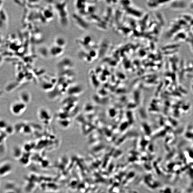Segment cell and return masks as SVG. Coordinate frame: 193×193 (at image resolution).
<instances>
[{"instance_id":"6da1fadb","label":"cell","mask_w":193,"mask_h":193,"mask_svg":"<svg viewBox=\"0 0 193 193\" xmlns=\"http://www.w3.org/2000/svg\"><path fill=\"white\" fill-rule=\"evenodd\" d=\"M66 3H59L56 4L55 9L58 16V19L62 25H66L68 24V13L67 11Z\"/></svg>"},{"instance_id":"7a4b0ae2","label":"cell","mask_w":193,"mask_h":193,"mask_svg":"<svg viewBox=\"0 0 193 193\" xmlns=\"http://www.w3.org/2000/svg\"><path fill=\"white\" fill-rule=\"evenodd\" d=\"M57 66L60 70H66L71 68L73 66V64L69 58H65L58 63Z\"/></svg>"},{"instance_id":"3957f363","label":"cell","mask_w":193,"mask_h":193,"mask_svg":"<svg viewBox=\"0 0 193 193\" xmlns=\"http://www.w3.org/2000/svg\"><path fill=\"white\" fill-rule=\"evenodd\" d=\"M64 52V49L54 45L49 50V54L54 57H58L62 56Z\"/></svg>"},{"instance_id":"277c9868","label":"cell","mask_w":193,"mask_h":193,"mask_svg":"<svg viewBox=\"0 0 193 193\" xmlns=\"http://www.w3.org/2000/svg\"><path fill=\"white\" fill-rule=\"evenodd\" d=\"M72 18L74 22L78 27L83 29L86 28L85 26L86 25L85 22L83 19L81 18V17L76 14H73L72 15Z\"/></svg>"},{"instance_id":"5b68a950","label":"cell","mask_w":193,"mask_h":193,"mask_svg":"<svg viewBox=\"0 0 193 193\" xmlns=\"http://www.w3.org/2000/svg\"><path fill=\"white\" fill-rule=\"evenodd\" d=\"M67 45V41L62 37H58L56 38L54 41V45L62 48L64 49Z\"/></svg>"},{"instance_id":"8992f818","label":"cell","mask_w":193,"mask_h":193,"mask_svg":"<svg viewBox=\"0 0 193 193\" xmlns=\"http://www.w3.org/2000/svg\"><path fill=\"white\" fill-rule=\"evenodd\" d=\"M39 53L41 56L42 57H46L48 56V54L49 53V51H48L47 49L45 47L41 48L39 49Z\"/></svg>"}]
</instances>
